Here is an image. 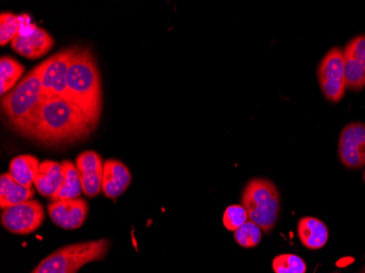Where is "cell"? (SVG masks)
<instances>
[{
    "label": "cell",
    "mask_w": 365,
    "mask_h": 273,
    "mask_svg": "<svg viewBox=\"0 0 365 273\" xmlns=\"http://www.w3.org/2000/svg\"><path fill=\"white\" fill-rule=\"evenodd\" d=\"M47 98L41 82L40 67L36 66L14 90L3 96L1 108L10 125L19 130Z\"/></svg>",
    "instance_id": "3"
},
{
    "label": "cell",
    "mask_w": 365,
    "mask_h": 273,
    "mask_svg": "<svg viewBox=\"0 0 365 273\" xmlns=\"http://www.w3.org/2000/svg\"><path fill=\"white\" fill-rule=\"evenodd\" d=\"M81 180L82 192L89 198L98 196L103 182V161L96 151L82 152L76 160Z\"/></svg>",
    "instance_id": "12"
},
{
    "label": "cell",
    "mask_w": 365,
    "mask_h": 273,
    "mask_svg": "<svg viewBox=\"0 0 365 273\" xmlns=\"http://www.w3.org/2000/svg\"><path fill=\"white\" fill-rule=\"evenodd\" d=\"M63 182V163L49 161V160L41 162L34 185H36V190L42 196L48 197L52 200L56 196L58 190H61Z\"/></svg>",
    "instance_id": "15"
},
{
    "label": "cell",
    "mask_w": 365,
    "mask_h": 273,
    "mask_svg": "<svg viewBox=\"0 0 365 273\" xmlns=\"http://www.w3.org/2000/svg\"><path fill=\"white\" fill-rule=\"evenodd\" d=\"M274 273H307V262L297 254H278L272 260Z\"/></svg>",
    "instance_id": "21"
},
{
    "label": "cell",
    "mask_w": 365,
    "mask_h": 273,
    "mask_svg": "<svg viewBox=\"0 0 365 273\" xmlns=\"http://www.w3.org/2000/svg\"><path fill=\"white\" fill-rule=\"evenodd\" d=\"M131 182L130 170L118 160L104 162L102 190L108 198L116 199L122 196Z\"/></svg>",
    "instance_id": "14"
},
{
    "label": "cell",
    "mask_w": 365,
    "mask_h": 273,
    "mask_svg": "<svg viewBox=\"0 0 365 273\" xmlns=\"http://www.w3.org/2000/svg\"><path fill=\"white\" fill-rule=\"evenodd\" d=\"M45 220L44 208L38 201L28 200L4 209L1 225L7 231L19 235H28L40 229Z\"/></svg>",
    "instance_id": "8"
},
{
    "label": "cell",
    "mask_w": 365,
    "mask_h": 273,
    "mask_svg": "<svg viewBox=\"0 0 365 273\" xmlns=\"http://www.w3.org/2000/svg\"><path fill=\"white\" fill-rule=\"evenodd\" d=\"M69 100L96 128L102 110L101 76L96 57L88 47H78L67 77Z\"/></svg>",
    "instance_id": "2"
},
{
    "label": "cell",
    "mask_w": 365,
    "mask_h": 273,
    "mask_svg": "<svg viewBox=\"0 0 365 273\" xmlns=\"http://www.w3.org/2000/svg\"><path fill=\"white\" fill-rule=\"evenodd\" d=\"M363 176H364V182H365V172H364V175H363Z\"/></svg>",
    "instance_id": "26"
},
{
    "label": "cell",
    "mask_w": 365,
    "mask_h": 273,
    "mask_svg": "<svg viewBox=\"0 0 365 273\" xmlns=\"http://www.w3.org/2000/svg\"><path fill=\"white\" fill-rule=\"evenodd\" d=\"M242 205L262 232L270 233L276 227L280 213V194L276 185L264 178H253L246 184Z\"/></svg>",
    "instance_id": "4"
},
{
    "label": "cell",
    "mask_w": 365,
    "mask_h": 273,
    "mask_svg": "<svg viewBox=\"0 0 365 273\" xmlns=\"http://www.w3.org/2000/svg\"><path fill=\"white\" fill-rule=\"evenodd\" d=\"M338 152L346 168L354 170L365 165V124L351 123L342 129Z\"/></svg>",
    "instance_id": "9"
},
{
    "label": "cell",
    "mask_w": 365,
    "mask_h": 273,
    "mask_svg": "<svg viewBox=\"0 0 365 273\" xmlns=\"http://www.w3.org/2000/svg\"><path fill=\"white\" fill-rule=\"evenodd\" d=\"M319 87L325 98L333 103H337L344 98L346 92L344 76V51L334 47L325 55L317 69Z\"/></svg>",
    "instance_id": "7"
},
{
    "label": "cell",
    "mask_w": 365,
    "mask_h": 273,
    "mask_svg": "<svg viewBox=\"0 0 365 273\" xmlns=\"http://www.w3.org/2000/svg\"><path fill=\"white\" fill-rule=\"evenodd\" d=\"M110 246L104 238L65 246L47 256L31 273H77L86 264L103 259Z\"/></svg>",
    "instance_id": "5"
},
{
    "label": "cell",
    "mask_w": 365,
    "mask_h": 273,
    "mask_svg": "<svg viewBox=\"0 0 365 273\" xmlns=\"http://www.w3.org/2000/svg\"><path fill=\"white\" fill-rule=\"evenodd\" d=\"M262 230L250 220L235 232V242L244 248L256 247L262 241Z\"/></svg>",
    "instance_id": "22"
},
{
    "label": "cell",
    "mask_w": 365,
    "mask_h": 273,
    "mask_svg": "<svg viewBox=\"0 0 365 273\" xmlns=\"http://www.w3.org/2000/svg\"><path fill=\"white\" fill-rule=\"evenodd\" d=\"M78 47H68L38 65L41 82L47 98H69L67 77Z\"/></svg>",
    "instance_id": "6"
},
{
    "label": "cell",
    "mask_w": 365,
    "mask_h": 273,
    "mask_svg": "<svg viewBox=\"0 0 365 273\" xmlns=\"http://www.w3.org/2000/svg\"><path fill=\"white\" fill-rule=\"evenodd\" d=\"M49 217L63 230L79 229L86 222L89 206L85 199L52 201L47 207Z\"/></svg>",
    "instance_id": "11"
},
{
    "label": "cell",
    "mask_w": 365,
    "mask_h": 273,
    "mask_svg": "<svg viewBox=\"0 0 365 273\" xmlns=\"http://www.w3.org/2000/svg\"><path fill=\"white\" fill-rule=\"evenodd\" d=\"M24 73V67L9 56H3L0 59V93L6 96L12 88L16 87L20 78Z\"/></svg>",
    "instance_id": "20"
},
{
    "label": "cell",
    "mask_w": 365,
    "mask_h": 273,
    "mask_svg": "<svg viewBox=\"0 0 365 273\" xmlns=\"http://www.w3.org/2000/svg\"><path fill=\"white\" fill-rule=\"evenodd\" d=\"M20 32L19 16L3 12L0 14V44L5 46L8 43L12 42Z\"/></svg>",
    "instance_id": "23"
},
{
    "label": "cell",
    "mask_w": 365,
    "mask_h": 273,
    "mask_svg": "<svg viewBox=\"0 0 365 273\" xmlns=\"http://www.w3.org/2000/svg\"><path fill=\"white\" fill-rule=\"evenodd\" d=\"M93 129L73 101L48 98L18 131L40 143L58 145L86 138Z\"/></svg>",
    "instance_id": "1"
},
{
    "label": "cell",
    "mask_w": 365,
    "mask_h": 273,
    "mask_svg": "<svg viewBox=\"0 0 365 273\" xmlns=\"http://www.w3.org/2000/svg\"><path fill=\"white\" fill-rule=\"evenodd\" d=\"M40 164L38 158L33 155H19L10 162L9 174L16 182L31 188L36 182Z\"/></svg>",
    "instance_id": "18"
},
{
    "label": "cell",
    "mask_w": 365,
    "mask_h": 273,
    "mask_svg": "<svg viewBox=\"0 0 365 273\" xmlns=\"http://www.w3.org/2000/svg\"><path fill=\"white\" fill-rule=\"evenodd\" d=\"M344 59L346 89L360 91L365 87V34L346 45Z\"/></svg>",
    "instance_id": "10"
},
{
    "label": "cell",
    "mask_w": 365,
    "mask_h": 273,
    "mask_svg": "<svg viewBox=\"0 0 365 273\" xmlns=\"http://www.w3.org/2000/svg\"><path fill=\"white\" fill-rule=\"evenodd\" d=\"M250 220L247 211L241 205H232L223 213V225L229 231L235 232Z\"/></svg>",
    "instance_id": "24"
},
{
    "label": "cell",
    "mask_w": 365,
    "mask_h": 273,
    "mask_svg": "<svg viewBox=\"0 0 365 273\" xmlns=\"http://www.w3.org/2000/svg\"><path fill=\"white\" fill-rule=\"evenodd\" d=\"M54 44V38L51 34L38 26L26 36L18 34L11 42L14 52L29 59H38L44 56L53 48Z\"/></svg>",
    "instance_id": "13"
},
{
    "label": "cell",
    "mask_w": 365,
    "mask_h": 273,
    "mask_svg": "<svg viewBox=\"0 0 365 273\" xmlns=\"http://www.w3.org/2000/svg\"><path fill=\"white\" fill-rule=\"evenodd\" d=\"M359 273H365V267H363V268L361 269V271Z\"/></svg>",
    "instance_id": "25"
},
{
    "label": "cell",
    "mask_w": 365,
    "mask_h": 273,
    "mask_svg": "<svg viewBox=\"0 0 365 273\" xmlns=\"http://www.w3.org/2000/svg\"><path fill=\"white\" fill-rule=\"evenodd\" d=\"M33 196L34 190L32 188L16 182L9 173L3 174L0 177V207L3 210L31 200Z\"/></svg>",
    "instance_id": "17"
},
{
    "label": "cell",
    "mask_w": 365,
    "mask_h": 273,
    "mask_svg": "<svg viewBox=\"0 0 365 273\" xmlns=\"http://www.w3.org/2000/svg\"><path fill=\"white\" fill-rule=\"evenodd\" d=\"M63 182L61 190L52 201L69 200L80 198L82 192L81 180L77 166L71 161H63Z\"/></svg>",
    "instance_id": "19"
},
{
    "label": "cell",
    "mask_w": 365,
    "mask_h": 273,
    "mask_svg": "<svg viewBox=\"0 0 365 273\" xmlns=\"http://www.w3.org/2000/svg\"><path fill=\"white\" fill-rule=\"evenodd\" d=\"M335 273H338V272H335Z\"/></svg>",
    "instance_id": "27"
},
{
    "label": "cell",
    "mask_w": 365,
    "mask_h": 273,
    "mask_svg": "<svg viewBox=\"0 0 365 273\" xmlns=\"http://www.w3.org/2000/svg\"><path fill=\"white\" fill-rule=\"evenodd\" d=\"M297 235L307 249L317 250L327 244L329 232L322 220L305 217L297 223Z\"/></svg>",
    "instance_id": "16"
}]
</instances>
